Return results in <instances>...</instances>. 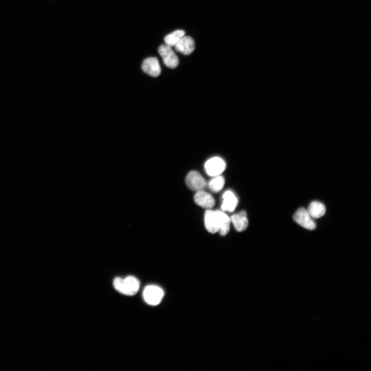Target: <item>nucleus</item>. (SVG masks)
<instances>
[{"mask_svg": "<svg viewBox=\"0 0 371 371\" xmlns=\"http://www.w3.org/2000/svg\"><path fill=\"white\" fill-rule=\"evenodd\" d=\"M140 285L137 278L132 276L125 278L118 277L115 278L113 282V286L117 291L129 296L136 295L140 288Z\"/></svg>", "mask_w": 371, "mask_h": 371, "instance_id": "nucleus-1", "label": "nucleus"}, {"mask_svg": "<svg viewBox=\"0 0 371 371\" xmlns=\"http://www.w3.org/2000/svg\"><path fill=\"white\" fill-rule=\"evenodd\" d=\"M164 296L163 289L155 285L147 286L143 292V297L145 302L150 305L156 306L162 301Z\"/></svg>", "mask_w": 371, "mask_h": 371, "instance_id": "nucleus-2", "label": "nucleus"}, {"mask_svg": "<svg viewBox=\"0 0 371 371\" xmlns=\"http://www.w3.org/2000/svg\"><path fill=\"white\" fill-rule=\"evenodd\" d=\"M159 52L163 58L164 64L167 67L175 69L178 66L179 64L178 57L171 46L166 44L162 45L160 46Z\"/></svg>", "mask_w": 371, "mask_h": 371, "instance_id": "nucleus-3", "label": "nucleus"}, {"mask_svg": "<svg viewBox=\"0 0 371 371\" xmlns=\"http://www.w3.org/2000/svg\"><path fill=\"white\" fill-rule=\"evenodd\" d=\"M293 219L301 226L308 230H315L316 228L315 221L309 214L307 210L304 208L299 209L294 214Z\"/></svg>", "mask_w": 371, "mask_h": 371, "instance_id": "nucleus-4", "label": "nucleus"}, {"mask_svg": "<svg viewBox=\"0 0 371 371\" xmlns=\"http://www.w3.org/2000/svg\"><path fill=\"white\" fill-rule=\"evenodd\" d=\"M186 183L189 189L196 191L204 190L207 185L206 181L204 178L195 171L188 174L186 179Z\"/></svg>", "mask_w": 371, "mask_h": 371, "instance_id": "nucleus-5", "label": "nucleus"}, {"mask_svg": "<svg viewBox=\"0 0 371 371\" xmlns=\"http://www.w3.org/2000/svg\"><path fill=\"white\" fill-rule=\"evenodd\" d=\"M206 172L210 177L220 176L226 168V164L220 158H213L209 160L205 165Z\"/></svg>", "mask_w": 371, "mask_h": 371, "instance_id": "nucleus-6", "label": "nucleus"}, {"mask_svg": "<svg viewBox=\"0 0 371 371\" xmlns=\"http://www.w3.org/2000/svg\"><path fill=\"white\" fill-rule=\"evenodd\" d=\"M142 69L149 75L156 77L161 73V68L159 61L156 57H149L143 61Z\"/></svg>", "mask_w": 371, "mask_h": 371, "instance_id": "nucleus-7", "label": "nucleus"}, {"mask_svg": "<svg viewBox=\"0 0 371 371\" xmlns=\"http://www.w3.org/2000/svg\"><path fill=\"white\" fill-rule=\"evenodd\" d=\"M205 224L207 230L212 234L217 233L219 230V221L217 214L214 211L208 209L205 213Z\"/></svg>", "mask_w": 371, "mask_h": 371, "instance_id": "nucleus-8", "label": "nucleus"}, {"mask_svg": "<svg viewBox=\"0 0 371 371\" xmlns=\"http://www.w3.org/2000/svg\"><path fill=\"white\" fill-rule=\"evenodd\" d=\"M195 203L200 207L207 209H210L215 205V200L209 193L202 191H197L194 196Z\"/></svg>", "mask_w": 371, "mask_h": 371, "instance_id": "nucleus-9", "label": "nucleus"}, {"mask_svg": "<svg viewBox=\"0 0 371 371\" xmlns=\"http://www.w3.org/2000/svg\"><path fill=\"white\" fill-rule=\"evenodd\" d=\"M175 48L179 52L186 55H189L195 49L194 41L190 36H184L175 45Z\"/></svg>", "mask_w": 371, "mask_h": 371, "instance_id": "nucleus-10", "label": "nucleus"}, {"mask_svg": "<svg viewBox=\"0 0 371 371\" xmlns=\"http://www.w3.org/2000/svg\"><path fill=\"white\" fill-rule=\"evenodd\" d=\"M230 219L236 229L239 232L245 230L248 227L249 221L245 211L232 215Z\"/></svg>", "mask_w": 371, "mask_h": 371, "instance_id": "nucleus-11", "label": "nucleus"}, {"mask_svg": "<svg viewBox=\"0 0 371 371\" xmlns=\"http://www.w3.org/2000/svg\"><path fill=\"white\" fill-rule=\"evenodd\" d=\"M223 197L222 209L229 212L234 211L238 204V199L234 194L230 191H227L224 193Z\"/></svg>", "mask_w": 371, "mask_h": 371, "instance_id": "nucleus-12", "label": "nucleus"}, {"mask_svg": "<svg viewBox=\"0 0 371 371\" xmlns=\"http://www.w3.org/2000/svg\"><path fill=\"white\" fill-rule=\"evenodd\" d=\"M307 211L313 219H319L326 213V207L322 203L314 201L309 205Z\"/></svg>", "mask_w": 371, "mask_h": 371, "instance_id": "nucleus-13", "label": "nucleus"}, {"mask_svg": "<svg viewBox=\"0 0 371 371\" xmlns=\"http://www.w3.org/2000/svg\"><path fill=\"white\" fill-rule=\"evenodd\" d=\"M215 212L218 218L220 234L222 236H226L229 231L230 219L222 211L218 210Z\"/></svg>", "mask_w": 371, "mask_h": 371, "instance_id": "nucleus-14", "label": "nucleus"}, {"mask_svg": "<svg viewBox=\"0 0 371 371\" xmlns=\"http://www.w3.org/2000/svg\"><path fill=\"white\" fill-rule=\"evenodd\" d=\"M185 32L183 30H177L165 38L166 44L170 46H175L185 36Z\"/></svg>", "mask_w": 371, "mask_h": 371, "instance_id": "nucleus-15", "label": "nucleus"}, {"mask_svg": "<svg viewBox=\"0 0 371 371\" xmlns=\"http://www.w3.org/2000/svg\"><path fill=\"white\" fill-rule=\"evenodd\" d=\"M225 180L223 177H214L209 183V188L214 192L220 191L224 187Z\"/></svg>", "mask_w": 371, "mask_h": 371, "instance_id": "nucleus-16", "label": "nucleus"}]
</instances>
